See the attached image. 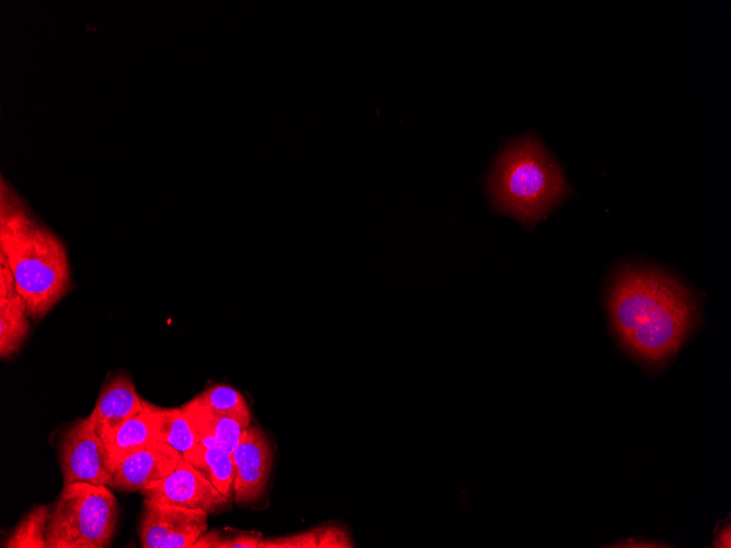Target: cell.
Here are the masks:
<instances>
[{
	"label": "cell",
	"instance_id": "obj_1",
	"mask_svg": "<svg viewBox=\"0 0 731 548\" xmlns=\"http://www.w3.org/2000/svg\"><path fill=\"white\" fill-rule=\"evenodd\" d=\"M614 331L635 358L652 366L671 358L699 322L696 299L675 278L626 266L607 299Z\"/></svg>",
	"mask_w": 731,
	"mask_h": 548
},
{
	"label": "cell",
	"instance_id": "obj_2",
	"mask_svg": "<svg viewBox=\"0 0 731 548\" xmlns=\"http://www.w3.org/2000/svg\"><path fill=\"white\" fill-rule=\"evenodd\" d=\"M0 258L12 272L30 318H43L69 291L66 246L3 176L0 179Z\"/></svg>",
	"mask_w": 731,
	"mask_h": 548
},
{
	"label": "cell",
	"instance_id": "obj_3",
	"mask_svg": "<svg viewBox=\"0 0 731 548\" xmlns=\"http://www.w3.org/2000/svg\"><path fill=\"white\" fill-rule=\"evenodd\" d=\"M486 189L496 212L530 230L570 193L560 166L536 136L523 137L500 150Z\"/></svg>",
	"mask_w": 731,
	"mask_h": 548
},
{
	"label": "cell",
	"instance_id": "obj_4",
	"mask_svg": "<svg viewBox=\"0 0 731 548\" xmlns=\"http://www.w3.org/2000/svg\"><path fill=\"white\" fill-rule=\"evenodd\" d=\"M118 503L104 485L63 486L50 508L47 548H105L115 535Z\"/></svg>",
	"mask_w": 731,
	"mask_h": 548
},
{
	"label": "cell",
	"instance_id": "obj_5",
	"mask_svg": "<svg viewBox=\"0 0 731 548\" xmlns=\"http://www.w3.org/2000/svg\"><path fill=\"white\" fill-rule=\"evenodd\" d=\"M58 455L63 486L74 482L109 486L114 474L109 453L86 419H78L65 430Z\"/></svg>",
	"mask_w": 731,
	"mask_h": 548
},
{
	"label": "cell",
	"instance_id": "obj_6",
	"mask_svg": "<svg viewBox=\"0 0 731 548\" xmlns=\"http://www.w3.org/2000/svg\"><path fill=\"white\" fill-rule=\"evenodd\" d=\"M202 510L143 500L138 535L142 548H190L208 530Z\"/></svg>",
	"mask_w": 731,
	"mask_h": 548
},
{
	"label": "cell",
	"instance_id": "obj_7",
	"mask_svg": "<svg viewBox=\"0 0 731 548\" xmlns=\"http://www.w3.org/2000/svg\"><path fill=\"white\" fill-rule=\"evenodd\" d=\"M233 499L239 505L256 502L264 493L272 466V450L264 430L246 427L231 453Z\"/></svg>",
	"mask_w": 731,
	"mask_h": 548
},
{
	"label": "cell",
	"instance_id": "obj_8",
	"mask_svg": "<svg viewBox=\"0 0 731 548\" xmlns=\"http://www.w3.org/2000/svg\"><path fill=\"white\" fill-rule=\"evenodd\" d=\"M153 501L197 509L208 514L225 508L229 500L184 458L162 480L139 491Z\"/></svg>",
	"mask_w": 731,
	"mask_h": 548
},
{
	"label": "cell",
	"instance_id": "obj_9",
	"mask_svg": "<svg viewBox=\"0 0 731 548\" xmlns=\"http://www.w3.org/2000/svg\"><path fill=\"white\" fill-rule=\"evenodd\" d=\"M183 459V455L160 441L147 444L125 456L114 470L109 487L135 492L166 477Z\"/></svg>",
	"mask_w": 731,
	"mask_h": 548
},
{
	"label": "cell",
	"instance_id": "obj_10",
	"mask_svg": "<svg viewBox=\"0 0 731 548\" xmlns=\"http://www.w3.org/2000/svg\"><path fill=\"white\" fill-rule=\"evenodd\" d=\"M143 404L128 373L119 371L105 381L86 420L105 443Z\"/></svg>",
	"mask_w": 731,
	"mask_h": 548
},
{
	"label": "cell",
	"instance_id": "obj_11",
	"mask_svg": "<svg viewBox=\"0 0 731 548\" xmlns=\"http://www.w3.org/2000/svg\"><path fill=\"white\" fill-rule=\"evenodd\" d=\"M27 305L19 293L8 264L0 258V355L18 353L28 333Z\"/></svg>",
	"mask_w": 731,
	"mask_h": 548
},
{
	"label": "cell",
	"instance_id": "obj_12",
	"mask_svg": "<svg viewBox=\"0 0 731 548\" xmlns=\"http://www.w3.org/2000/svg\"><path fill=\"white\" fill-rule=\"evenodd\" d=\"M181 408L190 422L199 444L206 447L218 446L230 454L236 447L243 430L251 423L250 419L206 410L192 400Z\"/></svg>",
	"mask_w": 731,
	"mask_h": 548
},
{
	"label": "cell",
	"instance_id": "obj_13",
	"mask_svg": "<svg viewBox=\"0 0 731 548\" xmlns=\"http://www.w3.org/2000/svg\"><path fill=\"white\" fill-rule=\"evenodd\" d=\"M156 441L154 405L144 400L143 408L126 420L105 442L113 468L131 452Z\"/></svg>",
	"mask_w": 731,
	"mask_h": 548
},
{
	"label": "cell",
	"instance_id": "obj_14",
	"mask_svg": "<svg viewBox=\"0 0 731 548\" xmlns=\"http://www.w3.org/2000/svg\"><path fill=\"white\" fill-rule=\"evenodd\" d=\"M353 545L348 528L327 523L287 536L263 538L259 548H347Z\"/></svg>",
	"mask_w": 731,
	"mask_h": 548
},
{
	"label": "cell",
	"instance_id": "obj_15",
	"mask_svg": "<svg viewBox=\"0 0 731 548\" xmlns=\"http://www.w3.org/2000/svg\"><path fill=\"white\" fill-rule=\"evenodd\" d=\"M195 466L229 501L233 495V463L231 454L221 447L198 444L183 456Z\"/></svg>",
	"mask_w": 731,
	"mask_h": 548
},
{
	"label": "cell",
	"instance_id": "obj_16",
	"mask_svg": "<svg viewBox=\"0 0 731 548\" xmlns=\"http://www.w3.org/2000/svg\"><path fill=\"white\" fill-rule=\"evenodd\" d=\"M156 441L169 444L183 456L197 447L196 433L181 407L165 408L154 405Z\"/></svg>",
	"mask_w": 731,
	"mask_h": 548
},
{
	"label": "cell",
	"instance_id": "obj_17",
	"mask_svg": "<svg viewBox=\"0 0 731 548\" xmlns=\"http://www.w3.org/2000/svg\"><path fill=\"white\" fill-rule=\"evenodd\" d=\"M51 505L31 509L15 525L3 544L7 548H47V526Z\"/></svg>",
	"mask_w": 731,
	"mask_h": 548
},
{
	"label": "cell",
	"instance_id": "obj_18",
	"mask_svg": "<svg viewBox=\"0 0 731 548\" xmlns=\"http://www.w3.org/2000/svg\"><path fill=\"white\" fill-rule=\"evenodd\" d=\"M197 406L221 415L251 420V410L244 396L227 384H214L190 399Z\"/></svg>",
	"mask_w": 731,
	"mask_h": 548
},
{
	"label": "cell",
	"instance_id": "obj_19",
	"mask_svg": "<svg viewBox=\"0 0 731 548\" xmlns=\"http://www.w3.org/2000/svg\"><path fill=\"white\" fill-rule=\"evenodd\" d=\"M263 535L256 530H207L190 548H259Z\"/></svg>",
	"mask_w": 731,
	"mask_h": 548
},
{
	"label": "cell",
	"instance_id": "obj_20",
	"mask_svg": "<svg viewBox=\"0 0 731 548\" xmlns=\"http://www.w3.org/2000/svg\"><path fill=\"white\" fill-rule=\"evenodd\" d=\"M715 547H727L729 548L731 543H730V526L728 525L726 528L721 530V533L718 535L717 539L713 543Z\"/></svg>",
	"mask_w": 731,
	"mask_h": 548
}]
</instances>
